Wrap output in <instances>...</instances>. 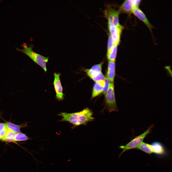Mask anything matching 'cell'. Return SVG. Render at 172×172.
Wrapping results in <instances>:
<instances>
[{
    "label": "cell",
    "mask_w": 172,
    "mask_h": 172,
    "mask_svg": "<svg viewBox=\"0 0 172 172\" xmlns=\"http://www.w3.org/2000/svg\"><path fill=\"white\" fill-rule=\"evenodd\" d=\"M119 13L118 10H115L113 16V24L121 30H123L124 27L120 24L119 19Z\"/></svg>",
    "instance_id": "17"
},
{
    "label": "cell",
    "mask_w": 172,
    "mask_h": 172,
    "mask_svg": "<svg viewBox=\"0 0 172 172\" xmlns=\"http://www.w3.org/2000/svg\"><path fill=\"white\" fill-rule=\"evenodd\" d=\"M131 13L138 19L143 22L151 32L153 27L150 23L144 13L139 7H135L132 10Z\"/></svg>",
    "instance_id": "7"
},
{
    "label": "cell",
    "mask_w": 172,
    "mask_h": 172,
    "mask_svg": "<svg viewBox=\"0 0 172 172\" xmlns=\"http://www.w3.org/2000/svg\"><path fill=\"white\" fill-rule=\"evenodd\" d=\"M5 124L8 129L16 133H19L20 132V128L19 125L10 122H7Z\"/></svg>",
    "instance_id": "18"
},
{
    "label": "cell",
    "mask_w": 172,
    "mask_h": 172,
    "mask_svg": "<svg viewBox=\"0 0 172 172\" xmlns=\"http://www.w3.org/2000/svg\"><path fill=\"white\" fill-rule=\"evenodd\" d=\"M114 45L112 39L109 34L107 44V53L110 51Z\"/></svg>",
    "instance_id": "21"
},
{
    "label": "cell",
    "mask_w": 172,
    "mask_h": 172,
    "mask_svg": "<svg viewBox=\"0 0 172 172\" xmlns=\"http://www.w3.org/2000/svg\"><path fill=\"white\" fill-rule=\"evenodd\" d=\"M23 48L17 50L25 54L32 59L35 63L39 65L46 72L47 69L46 64L48 62L49 57H45L35 52L33 50L34 46L32 44L28 46L27 44L25 43L23 45Z\"/></svg>",
    "instance_id": "2"
},
{
    "label": "cell",
    "mask_w": 172,
    "mask_h": 172,
    "mask_svg": "<svg viewBox=\"0 0 172 172\" xmlns=\"http://www.w3.org/2000/svg\"><path fill=\"white\" fill-rule=\"evenodd\" d=\"M118 46L114 45L110 51L107 53V55L109 61H115L117 54Z\"/></svg>",
    "instance_id": "15"
},
{
    "label": "cell",
    "mask_w": 172,
    "mask_h": 172,
    "mask_svg": "<svg viewBox=\"0 0 172 172\" xmlns=\"http://www.w3.org/2000/svg\"><path fill=\"white\" fill-rule=\"evenodd\" d=\"M105 85L104 80L96 82L94 84L92 92L91 99L98 96L103 92Z\"/></svg>",
    "instance_id": "9"
},
{
    "label": "cell",
    "mask_w": 172,
    "mask_h": 172,
    "mask_svg": "<svg viewBox=\"0 0 172 172\" xmlns=\"http://www.w3.org/2000/svg\"><path fill=\"white\" fill-rule=\"evenodd\" d=\"M93 114L91 109L86 108L79 112L71 113L61 112L58 115L62 117L59 121L69 122L73 125L71 128L73 129L80 125H86L89 122L93 121L95 119L93 117Z\"/></svg>",
    "instance_id": "1"
},
{
    "label": "cell",
    "mask_w": 172,
    "mask_h": 172,
    "mask_svg": "<svg viewBox=\"0 0 172 172\" xmlns=\"http://www.w3.org/2000/svg\"><path fill=\"white\" fill-rule=\"evenodd\" d=\"M102 63L95 65L90 69L86 70L87 75L90 77L95 75L101 72Z\"/></svg>",
    "instance_id": "11"
},
{
    "label": "cell",
    "mask_w": 172,
    "mask_h": 172,
    "mask_svg": "<svg viewBox=\"0 0 172 172\" xmlns=\"http://www.w3.org/2000/svg\"><path fill=\"white\" fill-rule=\"evenodd\" d=\"M115 10L109 6L104 11V16L107 19L108 24H113V14Z\"/></svg>",
    "instance_id": "12"
},
{
    "label": "cell",
    "mask_w": 172,
    "mask_h": 172,
    "mask_svg": "<svg viewBox=\"0 0 172 172\" xmlns=\"http://www.w3.org/2000/svg\"><path fill=\"white\" fill-rule=\"evenodd\" d=\"M109 34L113 40L114 45H118L120 42V37L123 30L120 29L113 24H108Z\"/></svg>",
    "instance_id": "6"
},
{
    "label": "cell",
    "mask_w": 172,
    "mask_h": 172,
    "mask_svg": "<svg viewBox=\"0 0 172 172\" xmlns=\"http://www.w3.org/2000/svg\"><path fill=\"white\" fill-rule=\"evenodd\" d=\"M135 7L134 0H125L118 10L119 14L124 13L130 14L131 13L133 8Z\"/></svg>",
    "instance_id": "8"
},
{
    "label": "cell",
    "mask_w": 172,
    "mask_h": 172,
    "mask_svg": "<svg viewBox=\"0 0 172 172\" xmlns=\"http://www.w3.org/2000/svg\"><path fill=\"white\" fill-rule=\"evenodd\" d=\"M115 65L114 61H109L107 77L111 83H113L115 75Z\"/></svg>",
    "instance_id": "10"
},
{
    "label": "cell",
    "mask_w": 172,
    "mask_h": 172,
    "mask_svg": "<svg viewBox=\"0 0 172 172\" xmlns=\"http://www.w3.org/2000/svg\"><path fill=\"white\" fill-rule=\"evenodd\" d=\"M28 137L25 134L21 133H16L14 139L15 141L26 140L28 139Z\"/></svg>",
    "instance_id": "19"
},
{
    "label": "cell",
    "mask_w": 172,
    "mask_h": 172,
    "mask_svg": "<svg viewBox=\"0 0 172 172\" xmlns=\"http://www.w3.org/2000/svg\"><path fill=\"white\" fill-rule=\"evenodd\" d=\"M16 134L14 132L8 129L5 135L2 140L7 142L13 141H14Z\"/></svg>",
    "instance_id": "16"
},
{
    "label": "cell",
    "mask_w": 172,
    "mask_h": 172,
    "mask_svg": "<svg viewBox=\"0 0 172 172\" xmlns=\"http://www.w3.org/2000/svg\"><path fill=\"white\" fill-rule=\"evenodd\" d=\"M113 83H110L105 95V105L103 109L107 110L109 113L118 111L116 100Z\"/></svg>",
    "instance_id": "3"
},
{
    "label": "cell",
    "mask_w": 172,
    "mask_h": 172,
    "mask_svg": "<svg viewBox=\"0 0 172 172\" xmlns=\"http://www.w3.org/2000/svg\"><path fill=\"white\" fill-rule=\"evenodd\" d=\"M90 77L96 82L104 81L105 78L102 72Z\"/></svg>",
    "instance_id": "20"
},
{
    "label": "cell",
    "mask_w": 172,
    "mask_h": 172,
    "mask_svg": "<svg viewBox=\"0 0 172 172\" xmlns=\"http://www.w3.org/2000/svg\"><path fill=\"white\" fill-rule=\"evenodd\" d=\"M137 149L148 154L154 153V151L151 145L143 142Z\"/></svg>",
    "instance_id": "14"
},
{
    "label": "cell",
    "mask_w": 172,
    "mask_h": 172,
    "mask_svg": "<svg viewBox=\"0 0 172 172\" xmlns=\"http://www.w3.org/2000/svg\"><path fill=\"white\" fill-rule=\"evenodd\" d=\"M151 145L154 153L159 154H162L164 153V148L162 145L160 143L155 142Z\"/></svg>",
    "instance_id": "13"
},
{
    "label": "cell",
    "mask_w": 172,
    "mask_h": 172,
    "mask_svg": "<svg viewBox=\"0 0 172 172\" xmlns=\"http://www.w3.org/2000/svg\"><path fill=\"white\" fill-rule=\"evenodd\" d=\"M104 81L105 85L103 92L104 95H105L109 87L110 81L107 77H105Z\"/></svg>",
    "instance_id": "22"
},
{
    "label": "cell",
    "mask_w": 172,
    "mask_h": 172,
    "mask_svg": "<svg viewBox=\"0 0 172 172\" xmlns=\"http://www.w3.org/2000/svg\"><path fill=\"white\" fill-rule=\"evenodd\" d=\"M153 126V125H152L144 133L135 137L126 145L120 146L119 148L123 149V150L119 155V157L126 151L137 147L143 142L146 135L150 133Z\"/></svg>",
    "instance_id": "4"
},
{
    "label": "cell",
    "mask_w": 172,
    "mask_h": 172,
    "mask_svg": "<svg viewBox=\"0 0 172 172\" xmlns=\"http://www.w3.org/2000/svg\"><path fill=\"white\" fill-rule=\"evenodd\" d=\"M8 130L6 126V127L4 129L0 130V140H2Z\"/></svg>",
    "instance_id": "23"
},
{
    "label": "cell",
    "mask_w": 172,
    "mask_h": 172,
    "mask_svg": "<svg viewBox=\"0 0 172 172\" xmlns=\"http://www.w3.org/2000/svg\"><path fill=\"white\" fill-rule=\"evenodd\" d=\"M61 74L54 73V80L53 83L56 93L55 98L59 101L63 100L65 95L63 92V87L60 81V76Z\"/></svg>",
    "instance_id": "5"
}]
</instances>
